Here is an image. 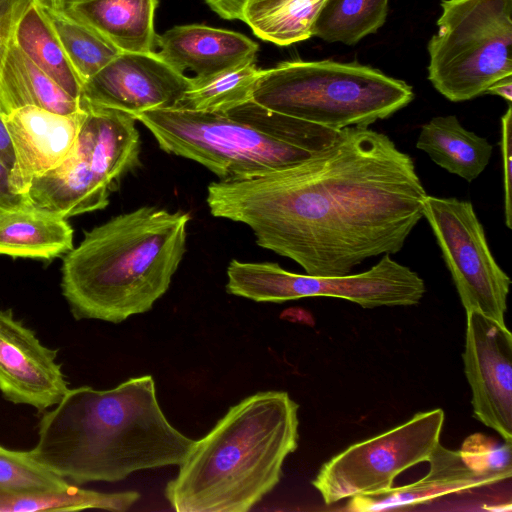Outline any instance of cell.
Listing matches in <instances>:
<instances>
[{"mask_svg": "<svg viewBox=\"0 0 512 512\" xmlns=\"http://www.w3.org/2000/svg\"><path fill=\"white\" fill-rule=\"evenodd\" d=\"M501 154L503 161L504 212L506 226L512 228V107L501 117Z\"/></svg>", "mask_w": 512, "mask_h": 512, "instance_id": "obj_30", "label": "cell"}, {"mask_svg": "<svg viewBox=\"0 0 512 512\" xmlns=\"http://www.w3.org/2000/svg\"><path fill=\"white\" fill-rule=\"evenodd\" d=\"M388 3L389 0H326L313 36L329 43L354 45L384 25Z\"/></svg>", "mask_w": 512, "mask_h": 512, "instance_id": "obj_26", "label": "cell"}, {"mask_svg": "<svg viewBox=\"0 0 512 512\" xmlns=\"http://www.w3.org/2000/svg\"><path fill=\"white\" fill-rule=\"evenodd\" d=\"M263 69L249 62L208 76L191 78L179 109L226 113L250 100Z\"/></svg>", "mask_w": 512, "mask_h": 512, "instance_id": "obj_24", "label": "cell"}, {"mask_svg": "<svg viewBox=\"0 0 512 512\" xmlns=\"http://www.w3.org/2000/svg\"><path fill=\"white\" fill-rule=\"evenodd\" d=\"M157 55L176 71L208 76L256 62L259 45L231 30L200 24L174 26L156 37Z\"/></svg>", "mask_w": 512, "mask_h": 512, "instance_id": "obj_16", "label": "cell"}, {"mask_svg": "<svg viewBox=\"0 0 512 512\" xmlns=\"http://www.w3.org/2000/svg\"><path fill=\"white\" fill-rule=\"evenodd\" d=\"M85 114L68 160L89 181L111 194L121 178L141 165L136 118L81 100Z\"/></svg>", "mask_w": 512, "mask_h": 512, "instance_id": "obj_14", "label": "cell"}, {"mask_svg": "<svg viewBox=\"0 0 512 512\" xmlns=\"http://www.w3.org/2000/svg\"><path fill=\"white\" fill-rule=\"evenodd\" d=\"M84 110L63 115L36 106H24L3 115L10 133L15 161L10 183L25 195L31 181L58 165L71 152Z\"/></svg>", "mask_w": 512, "mask_h": 512, "instance_id": "obj_15", "label": "cell"}, {"mask_svg": "<svg viewBox=\"0 0 512 512\" xmlns=\"http://www.w3.org/2000/svg\"><path fill=\"white\" fill-rule=\"evenodd\" d=\"M59 214L29 201L0 214V254L52 259L73 248V229Z\"/></svg>", "mask_w": 512, "mask_h": 512, "instance_id": "obj_19", "label": "cell"}, {"mask_svg": "<svg viewBox=\"0 0 512 512\" xmlns=\"http://www.w3.org/2000/svg\"><path fill=\"white\" fill-rule=\"evenodd\" d=\"M41 3L55 10H66L72 0H39Z\"/></svg>", "mask_w": 512, "mask_h": 512, "instance_id": "obj_36", "label": "cell"}, {"mask_svg": "<svg viewBox=\"0 0 512 512\" xmlns=\"http://www.w3.org/2000/svg\"><path fill=\"white\" fill-rule=\"evenodd\" d=\"M429 471L420 480L398 488L350 498L348 508L354 511H376L412 506L451 493L490 485L505 478L481 474L470 468L460 451L441 445L431 454Z\"/></svg>", "mask_w": 512, "mask_h": 512, "instance_id": "obj_17", "label": "cell"}, {"mask_svg": "<svg viewBox=\"0 0 512 512\" xmlns=\"http://www.w3.org/2000/svg\"><path fill=\"white\" fill-rule=\"evenodd\" d=\"M485 94H493L502 97L508 103L512 101V76L505 77L491 85Z\"/></svg>", "mask_w": 512, "mask_h": 512, "instance_id": "obj_35", "label": "cell"}, {"mask_svg": "<svg viewBox=\"0 0 512 512\" xmlns=\"http://www.w3.org/2000/svg\"><path fill=\"white\" fill-rule=\"evenodd\" d=\"M71 484L37 461L30 451L10 450L0 445V492L64 490Z\"/></svg>", "mask_w": 512, "mask_h": 512, "instance_id": "obj_28", "label": "cell"}, {"mask_svg": "<svg viewBox=\"0 0 512 512\" xmlns=\"http://www.w3.org/2000/svg\"><path fill=\"white\" fill-rule=\"evenodd\" d=\"M134 117L163 151L198 162L219 181L254 178L297 165L338 134L319 125L271 130L225 113L179 108L148 110Z\"/></svg>", "mask_w": 512, "mask_h": 512, "instance_id": "obj_5", "label": "cell"}, {"mask_svg": "<svg viewBox=\"0 0 512 512\" xmlns=\"http://www.w3.org/2000/svg\"><path fill=\"white\" fill-rule=\"evenodd\" d=\"M423 216L436 237L465 311L506 325L511 280L493 257L473 205L457 198L427 195Z\"/></svg>", "mask_w": 512, "mask_h": 512, "instance_id": "obj_10", "label": "cell"}, {"mask_svg": "<svg viewBox=\"0 0 512 512\" xmlns=\"http://www.w3.org/2000/svg\"><path fill=\"white\" fill-rule=\"evenodd\" d=\"M31 0H0V77L6 55L13 42L16 23ZM0 113L1 101H0Z\"/></svg>", "mask_w": 512, "mask_h": 512, "instance_id": "obj_31", "label": "cell"}, {"mask_svg": "<svg viewBox=\"0 0 512 512\" xmlns=\"http://www.w3.org/2000/svg\"><path fill=\"white\" fill-rule=\"evenodd\" d=\"M195 440L163 413L151 375L108 390L69 389L38 425L32 456L75 485L118 482L146 469L180 465Z\"/></svg>", "mask_w": 512, "mask_h": 512, "instance_id": "obj_2", "label": "cell"}, {"mask_svg": "<svg viewBox=\"0 0 512 512\" xmlns=\"http://www.w3.org/2000/svg\"><path fill=\"white\" fill-rule=\"evenodd\" d=\"M466 464L481 474L511 477V443L498 445L482 434L468 437L459 450Z\"/></svg>", "mask_w": 512, "mask_h": 512, "instance_id": "obj_29", "label": "cell"}, {"mask_svg": "<svg viewBox=\"0 0 512 512\" xmlns=\"http://www.w3.org/2000/svg\"><path fill=\"white\" fill-rule=\"evenodd\" d=\"M463 363L474 417L512 440V335L506 325L466 312Z\"/></svg>", "mask_w": 512, "mask_h": 512, "instance_id": "obj_11", "label": "cell"}, {"mask_svg": "<svg viewBox=\"0 0 512 512\" xmlns=\"http://www.w3.org/2000/svg\"><path fill=\"white\" fill-rule=\"evenodd\" d=\"M298 404L284 391L257 392L231 406L165 487L178 512H246L280 482L298 446Z\"/></svg>", "mask_w": 512, "mask_h": 512, "instance_id": "obj_4", "label": "cell"}, {"mask_svg": "<svg viewBox=\"0 0 512 512\" xmlns=\"http://www.w3.org/2000/svg\"><path fill=\"white\" fill-rule=\"evenodd\" d=\"M189 221V212L143 206L85 232L62 266L74 318L120 323L151 310L185 254Z\"/></svg>", "mask_w": 512, "mask_h": 512, "instance_id": "obj_3", "label": "cell"}, {"mask_svg": "<svg viewBox=\"0 0 512 512\" xmlns=\"http://www.w3.org/2000/svg\"><path fill=\"white\" fill-rule=\"evenodd\" d=\"M326 0H251L243 9L245 22L260 39L280 46L313 36Z\"/></svg>", "mask_w": 512, "mask_h": 512, "instance_id": "obj_23", "label": "cell"}, {"mask_svg": "<svg viewBox=\"0 0 512 512\" xmlns=\"http://www.w3.org/2000/svg\"><path fill=\"white\" fill-rule=\"evenodd\" d=\"M14 44L72 97L81 100L83 82L70 63L39 0H31L19 17Z\"/></svg>", "mask_w": 512, "mask_h": 512, "instance_id": "obj_22", "label": "cell"}, {"mask_svg": "<svg viewBox=\"0 0 512 512\" xmlns=\"http://www.w3.org/2000/svg\"><path fill=\"white\" fill-rule=\"evenodd\" d=\"M251 0H205L206 4L221 18L241 20L244 7Z\"/></svg>", "mask_w": 512, "mask_h": 512, "instance_id": "obj_33", "label": "cell"}, {"mask_svg": "<svg viewBox=\"0 0 512 512\" xmlns=\"http://www.w3.org/2000/svg\"><path fill=\"white\" fill-rule=\"evenodd\" d=\"M0 160L5 163L8 167L12 169L15 154L13 142L10 136V133L7 129L6 123L4 121L3 114L0 113Z\"/></svg>", "mask_w": 512, "mask_h": 512, "instance_id": "obj_34", "label": "cell"}, {"mask_svg": "<svg viewBox=\"0 0 512 512\" xmlns=\"http://www.w3.org/2000/svg\"><path fill=\"white\" fill-rule=\"evenodd\" d=\"M40 5L83 85L121 53L103 36L65 10H55L41 2Z\"/></svg>", "mask_w": 512, "mask_h": 512, "instance_id": "obj_27", "label": "cell"}, {"mask_svg": "<svg viewBox=\"0 0 512 512\" xmlns=\"http://www.w3.org/2000/svg\"><path fill=\"white\" fill-rule=\"evenodd\" d=\"M416 147L437 165L468 182L487 167L493 148L487 139L465 129L454 115L437 116L425 123Z\"/></svg>", "mask_w": 512, "mask_h": 512, "instance_id": "obj_20", "label": "cell"}, {"mask_svg": "<svg viewBox=\"0 0 512 512\" xmlns=\"http://www.w3.org/2000/svg\"><path fill=\"white\" fill-rule=\"evenodd\" d=\"M428 42V79L452 102L512 76V0H442Z\"/></svg>", "mask_w": 512, "mask_h": 512, "instance_id": "obj_7", "label": "cell"}, {"mask_svg": "<svg viewBox=\"0 0 512 512\" xmlns=\"http://www.w3.org/2000/svg\"><path fill=\"white\" fill-rule=\"evenodd\" d=\"M445 420L440 408L357 442L327 461L312 481L324 503L385 492L406 469L427 462L440 444Z\"/></svg>", "mask_w": 512, "mask_h": 512, "instance_id": "obj_9", "label": "cell"}, {"mask_svg": "<svg viewBox=\"0 0 512 512\" xmlns=\"http://www.w3.org/2000/svg\"><path fill=\"white\" fill-rule=\"evenodd\" d=\"M229 294L256 302L281 303L305 297H334L363 308L412 306L425 294L424 280L409 267L384 254L369 270L345 276H313L284 270L273 262L231 260Z\"/></svg>", "mask_w": 512, "mask_h": 512, "instance_id": "obj_8", "label": "cell"}, {"mask_svg": "<svg viewBox=\"0 0 512 512\" xmlns=\"http://www.w3.org/2000/svg\"><path fill=\"white\" fill-rule=\"evenodd\" d=\"M11 168L0 160V214L25 202V195L16 193L10 183Z\"/></svg>", "mask_w": 512, "mask_h": 512, "instance_id": "obj_32", "label": "cell"}, {"mask_svg": "<svg viewBox=\"0 0 512 512\" xmlns=\"http://www.w3.org/2000/svg\"><path fill=\"white\" fill-rule=\"evenodd\" d=\"M426 196L412 158L387 135L348 127L302 163L210 183L206 202L214 217L246 224L260 247L306 274L345 276L399 252Z\"/></svg>", "mask_w": 512, "mask_h": 512, "instance_id": "obj_1", "label": "cell"}, {"mask_svg": "<svg viewBox=\"0 0 512 512\" xmlns=\"http://www.w3.org/2000/svg\"><path fill=\"white\" fill-rule=\"evenodd\" d=\"M412 87L355 62L287 61L262 71L253 91L257 105L339 132L368 127L407 106Z\"/></svg>", "mask_w": 512, "mask_h": 512, "instance_id": "obj_6", "label": "cell"}, {"mask_svg": "<svg viewBox=\"0 0 512 512\" xmlns=\"http://www.w3.org/2000/svg\"><path fill=\"white\" fill-rule=\"evenodd\" d=\"M0 101L3 115L24 106H36L63 115L82 110L80 100L46 75L14 42L1 71Z\"/></svg>", "mask_w": 512, "mask_h": 512, "instance_id": "obj_21", "label": "cell"}, {"mask_svg": "<svg viewBox=\"0 0 512 512\" xmlns=\"http://www.w3.org/2000/svg\"><path fill=\"white\" fill-rule=\"evenodd\" d=\"M57 351L44 346L31 329L0 309V392L14 404L44 411L68 392Z\"/></svg>", "mask_w": 512, "mask_h": 512, "instance_id": "obj_13", "label": "cell"}, {"mask_svg": "<svg viewBox=\"0 0 512 512\" xmlns=\"http://www.w3.org/2000/svg\"><path fill=\"white\" fill-rule=\"evenodd\" d=\"M158 0H72L66 12L91 27L121 52L156 51Z\"/></svg>", "mask_w": 512, "mask_h": 512, "instance_id": "obj_18", "label": "cell"}, {"mask_svg": "<svg viewBox=\"0 0 512 512\" xmlns=\"http://www.w3.org/2000/svg\"><path fill=\"white\" fill-rule=\"evenodd\" d=\"M139 498L140 494L136 491L103 493L71 484L64 490L0 492V512L79 511L91 508L124 512Z\"/></svg>", "mask_w": 512, "mask_h": 512, "instance_id": "obj_25", "label": "cell"}, {"mask_svg": "<svg viewBox=\"0 0 512 512\" xmlns=\"http://www.w3.org/2000/svg\"><path fill=\"white\" fill-rule=\"evenodd\" d=\"M191 78L155 52H121L83 85L81 100L131 115L176 107Z\"/></svg>", "mask_w": 512, "mask_h": 512, "instance_id": "obj_12", "label": "cell"}]
</instances>
